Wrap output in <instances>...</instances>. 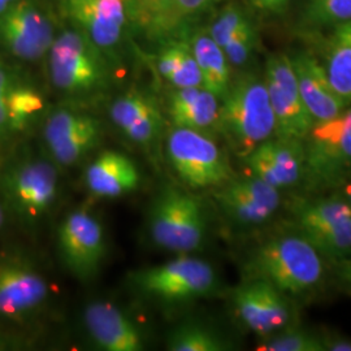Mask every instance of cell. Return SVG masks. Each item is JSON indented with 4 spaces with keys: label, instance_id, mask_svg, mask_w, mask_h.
I'll return each mask as SVG.
<instances>
[{
    "label": "cell",
    "instance_id": "1",
    "mask_svg": "<svg viewBox=\"0 0 351 351\" xmlns=\"http://www.w3.org/2000/svg\"><path fill=\"white\" fill-rule=\"evenodd\" d=\"M221 101L216 124L241 158L275 134L276 120L265 81L242 75L230 82Z\"/></svg>",
    "mask_w": 351,
    "mask_h": 351
},
{
    "label": "cell",
    "instance_id": "2",
    "mask_svg": "<svg viewBox=\"0 0 351 351\" xmlns=\"http://www.w3.org/2000/svg\"><path fill=\"white\" fill-rule=\"evenodd\" d=\"M56 164L39 156L21 158L0 173V201L26 226L42 221L56 202Z\"/></svg>",
    "mask_w": 351,
    "mask_h": 351
},
{
    "label": "cell",
    "instance_id": "3",
    "mask_svg": "<svg viewBox=\"0 0 351 351\" xmlns=\"http://www.w3.org/2000/svg\"><path fill=\"white\" fill-rule=\"evenodd\" d=\"M49 55L51 82L64 94L86 97L107 88L110 68L104 52L80 29L55 38Z\"/></svg>",
    "mask_w": 351,
    "mask_h": 351
},
{
    "label": "cell",
    "instance_id": "4",
    "mask_svg": "<svg viewBox=\"0 0 351 351\" xmlns=\"http://www.w3.org/2000/svg\"><path fill=\"white\" fill-rule=\"evenodd\" d=\"M128 285L147 301L172 304L213 294L217 277L207 262L184 255L160 265L129 272Z\"/></svg>",
    "mask_w": 351,
    "mask_h": 351
},
{
    "label": "cell",
    "instance_id": "5",
    "mask_svg": "<svg viewBox=\"0 0 351 351\" xmlns=\"http://www.w3.org/2000/svg\"><path fill=\"white\" fill-rule=\"evenodd\" d=\"M256 278H263L281 293L301 294L323 276L319 251L303 237H281L263 245L252 262Z\"/></svg>",
    "mask_w": 351,
    "mask_h": 351
},
{
    "label": "cell",
    "instance_id": "6",
    "mask_svg": "<svg viewBox=\"0 0 351 351\" xmlns=\"http://www.w3.org/2000/svg\"><path fill=\"white\" fill-rule=\"evenodd\" d=\"M147 228L152 242L160 249L175 252L197 250L206 234L201 201L180 189H163L151 203Z\"/></svg>",
    "mask_w": 351,
    "mask_h": 351
},
{
    "label": "cell",
    "instance_id": "7",
    "mask_svg": "<svg viewBox=\"0 0 351 351\" xmlns=\"http://www.w3.org/2000/svg\"><path fill=\"white\" fill-rule=\"evenodd\" d=\"M165 151L176 175L189 188L221 186L232 177L224 154L203 132L175 126Z\"/></svg>",
    "mask_w": 351,
    "mask_h": 351
},
{
    "label": "cell",
    "instance_id": "8",
    "mask_svg": "<svg viewBox=\"0 0 351 351\" xmlns=\"http://www.w3.org/2000/svg\"><path fill=\"white\" fill-rule=\"evenodd\" d=\"M304 172L316 185H330L351 172V108L315 121L306 137Z\"/></svg>",
    "mask_w": 351,
    "mask_h": 351
},
{
    "label": "cell",
    "instance_id": "9",
    "mask_svg": "<svg viewBox=\"0 0 351 351\" xmlns=\"http://www.w3.org/2000/svg\"><path fill=\"white\" fill-rule=\"evenodd\" d=\"M58 252L72 276L82 282L93 281L106 256V236L101 221L86 210L66 215L58 229Z\"/></svg>",
    "mask_w": 351,
    "mask_h": 351
},
{
    "label": "cell",
    "instance_id": "10",
    "mask_svg": "<svg viewBox=\"0 0 351 351\" xmlns=\"http://www.w3.org/2000/svg\"><path fill=\"white\" fill-rule=\"evenodd\" d=\"M216 0H126L128 17L151 43L186 38Z\"/></svg>",
    "mask_w": 351,
    "mask_h": 351
},
{
    "label": "cell",
    "instance_id": "11",
    "mask_svg": "<svg viewBox=\"0 0 351 351\" xmlns=\"http://www.w3.org/2000/svg\"><path fill=\"white\" fill-rule=\"evenodd\" d=\"M265 85L276 120V137L304 141L315 120L302 99L289 56L274 55L268 59Z\"/></svg>",
    "mask_w": 351,
    "mask_h": 351
},
{
    "label": "cell",
    "instance_id": "12",
    "mask_svg": "<svg viewBox=\"0 0 351 351\" xmlns=\"http://www.w3.org/2000/svg\"><path fill=\"white\" fill-rule=\"evenodd\" d=\"M50 298L47 280L23 256H0V319L24 322Z\"/></svg>",
    "mask_w": 351,
    "mask_h": 351
},
{
    "label": "cell",
    "instance_id": "13",
    "mask_svg": "<svg viewBox=\"0 0 351 351\" xmlns=\"http://www.w3.org/2000/svg\"><path fill=\"white\" fill-rule=\"evenodd\" d=\"M53 39L50 19L33 0H16L0 13V43L20 60H39L49 53Z\"/></svg>",
    "mask_w": 351,
    "mask_h": 351
},
{
    "label": "cell",
    "instance_id": "14",
    "mask_svg": "<svg viewBox=\"0 0 351 351\" xmlns=\"http://www.w3.org/2000/svg\"><path fill=\"white\" fill-rule=\"evenodd\" d=\"M223 213L239 226L263 224L276 213L280 206V191L263 180H229L216 194Z\"/></svg>",
    "mask_w": 351,
    "mask_h": 351
},
{
    "label": "cell",
    "instance_id": "15",
    "mask_svg": "<svg viewBox=\"0 0 351 351\" xmlns=\"http://www.w3.org/2000/svg\"><path fill=\"white\" fill-rule=\"evenodd\" d=\"M82 319L88 337L99 350H145L146 337L138 323L111 302H90Z\"/></svg>",
    "mask_w": 351,
    "mask_h": 351
},
{
    "label": "cell",
    "instance_id": "16",
    "mask_svg": "<svg viewBox=\"0 0 351 351\" xmlns=\"http://www.w3.org/2000/svg\"><path fill=\"white\" fill-rule=\"evenodd\" d=\"M233 304L241 322L261 336L284 328L290 316L281 291L263 278H255L236 289Z\"/></svg>",
    "mask_w": 351,
    "mask_h": 351
},
{
    "label": "cell",
    "instance_id": "17",
    "mask_svg": "<svg viewBox=\"0 0 351 351\" xmlns=\"http://www.w3.org/2000/svg\"><path fill=\"white\" fill-rule=\"evenodd\" d=\"M68 17L103 52L123 38L128 17L126 0H63Z\"/></svg>",
    "mask_w": 351,
    "mask_h": 351
},
{
    "label": "cell",
    "instance_id": "18",
    "mask_svg": "<svg viewBox=\"0 0 351 351\" xmlns=\"http://www.w3.org/2000/svg\"><path fill=\"white\" fill-rule=\"evenodd\" d=\"M113 124L126 138L139 146L152 147L162 136L164 117L156 99L141 90H129L113 101L110 108Z\"/></svg>",
    "mask_w": 351,
    "mask_h": 351
},
{
    "label": "cell",
    "instance_id": "19",
    "mask_svg": "<svg viewBox=\"0 0 351 351\" xmlns=\"http://www.w3.org/2000/svg\"><path fill=\"white\" fill-rule=\"evenodd\" d=\"M252 176L274 188L295 184L304 172V151L301 141L267 139L245 158Z\"/></svg>",
    "mask_w": 351,
    "mask_h": 351
},
{
    "label": "cell",
    "instance_id": "20",
    "mask_svg": "<svg viewBox=\"0 0 351 351\" xmlns=\"http://www.w3.org/2000/svg\"><path fill=\"white\" fill-rule=\"evenodd\" d=\"M302 99L315 121H323L342 112L348 104L332 86L326 66L311 53L300 52L290 58Z\"/></svg>",
    "mask_w": 351,
    "mask_h": 351
},
{
    "label": "cell",
    "instance_id": "21",
    "mask_svg": "<svg viewBox=\"0 0 351 351\" xmlns=\"http://www.w3.org/2000/svg\"><path fill=\"white\" fill-rule=\"evenodd\" d=\"M141 181L138 165L119 151H103L85 171L86 186L99 198L124 197L136 191Z\"/></svg>",
    "mask_w": 351,
    "mask_h": 351
},
{
    "label": "cell",
    "instance_id": "22",
    "mask_svg": "<svg viewBox=\"0 0 351 351\" xmlns=\"http://www.w3.org/2000/svg\"><path fill=\"white\" fill-rule=\"evenodd\" d=\"M219 99L203 88H175L169 95L168 113L176 128L203 132L217 123Z\"/></svg>",
    "mask_w": 351,
    "mask_h": 351
},
{
    "label": "cell",
    "instance_id": "23",
    "mask_svg": "<svg viewBox=\"0 0 351 351\" xmlns=\"http://www.w3.org/2000/svg\"><path fill=\"white\" fill-rule=\"evenodd\" d=\"M191 51L202 75V88L223 99L230 86V69L223 49L208 32H198L188 37Z\"/></svg>",
    "mask_w": 351,
    "mask_h": 351
},
{
    "label": "cell",
    "instance_id": "24",
    "mask_svg": "<svg viewBox=\"0 0 351 351\" xmlns=\"http://www.w3.org/2000/svg\"><path fill=\"white\" fill-rule=\"evenodd\" d=\"M326 71L335 91L349 106L351 103V23L335 27L328 46Z\"/></svg>",
    "mask_w": 351,
    "mask_h": 351
},
{
    "label": "cell",
    "instance_id": "25",
    "mask_svg": "<svg viewBox=\"0 0 351 351\" xmlns=\"http://www.w3.org/2000/svg\"><path fill=\"white\" fill-rule=\"evenodd\" d=\"M103 138V128L97 119L91 124L75 130L64 137L46 143L51 160L56 165L71 167L85 159L95 150Z\"/></svg>",
    "mask_w": 351,
    "mask_h": 351
},
{
    "label": "cell",
    "instance_id": "26",
    "mask_svg": "<svg viewBox=\"0 0 351 351\" xmlns=\"http://www.w3.org/2000/svg\"><path fill=\"white\" fill-rule=\"evenodd\" d=\"M5 107L8 130L13 139L25 133L26 129L34 123L45 108V101L36 88L17 80L7 93Z\"/></svg>",
    "mask_w": 351,
    "mask_h": 351
},
{
    "label": "cell",
    "instance_id": "27",
    "mask_svg": "<svg viewBox=\"0 0 351 351\" xmlns=\"http://www.w3.org/2000/svg\"><path fill=\"white\" fill-rule=\"evenodd\" d=\"M167 349L171 351H223L228 343L208 326L198 323H184L167 336Z\"/></svg>",
    "mask_w": 351,
    "mask_h": 351
},
{
    "label": "cell",
    "instance_id": "28",
    "mask_svg": "<svg viewBox=\"0 0 351 351\" xmlns=\"http://www.w3.org/2000/svg\"><path fill=\"white\" fill-rule=\"evenodd\" d=\"M350 217V203L342 199H328L308 203L298 211V223L304 233L332 226Z\"/></svg>",
    "mask_w": 351,
    "mask_h": 351
},
{
    "label": "cell",
    "instance_id": "29",
    "mask_svg": "<svg viewBox=\"0 0 351 351\" xmlns=\"http://www.w3.org/2000/svg\"><path fill=\"white\" fill-rule=\"evenodd\" d=\"M302 20L317 29L351 23V0H307Z\"/></svg>",
    "mask_w": 351,
    "mask_h": 351
},
{
    "label": "cell",
    "instance_id": "30",
    "mask_svg": "<svg viewBox=\"0 0 351 351\" xmlns=\"http://www.w3.org/2000/svg\"><path fill=\"white\" fill-rule=\"evenodd\" d=\"M304 237L315 249L328 255H341L351 251V217L332 226L306 232Z\"/></svg>",
    "mask_w": 351,
    "mask_h": 351
},
{
    "label": "cell",
    "instance_id": "31",
    "mask_svg": "<svg viewBox=\"0 0 351 351\" xmlns=\"http://www.w3.org/2000/svg\"><path fill=\"white\" fill-rule=\"evenodd\" d=\"M259 351H326L323 337L302 329H290L256 348Z\"/></svg>",
    "mask_w": 351,
    "mask_h": 351
},
{
    "label": "cell",
    "instance_id": "32",
    "mask_svg": "<svg viewBox=\"0 0 351 351\" xmlns=\"http://www.w3.org/2000/svg\"><path fill=\"white\" fill-rule=\"evenodd\" d=\"M249 21L250 19L241 7L236 4H229L215 19L208 29V34L223 49L226 42Z\"/></svg>",
    "mask_w": 351,
    "mask_h": 351
},
{
    "label": "cell",
    "instance_id": "33",
    "mask_svg": "<svg viewBox=\"0 0 351 351\" xmlns=\"http://www.w3.org/2000/svg\"><path fill=\"white\" fill-rule=\"evenodd\" d=\"M256 40H258L256 29L250 20L246 25L242 26L223 47L229 64L242 66L247 63L255 49Z\"/></svg>",
    "mask_w": 351,
    "mask_h": 351
},
{
    "label": "cell",
    "instance_id": "34",
    "mask_svg": "<svg viewBox=\"0 0 351 351\" xmlns=\"http://www.w3.org/2000/svg\"><path fill=\"white\" fill-rule=\"evenodd\" d=\"M17 80L19 77L16 75V72L0 62V149H5L7 143L12 141L8 130L5 98H7L8 90Z\"/></svg>",
    "mask_w": 351,
    "mask_h": 351
},
{
    "label": "cell",
    "instance_id": "35",
    "mask_svg": "<svg viewBox=\"0 0 351 351\" xmlns=\"http://www.w3.org/2000/svg\"><path fill=\"white\" fill-rule=\"evenodd\" d=\"M288 3L289 0H255L254 5L265 12H280Z\"/></svg>",
    "mask_w": 351,
    "mask_h": 351
},
{
    "label": "cell",
    "instance_id": "36",
    "mask_svg": "<svg viewBox=\"0 0 351 351\" xmlns=\"http://www.w3.org/2000/svg\"><path fill=\"white\" fill-rule=\"evenodd\" d=\"M326 350L330 351H351V341L349 339H323Z\"/></svg>",
    "mask_w": 351,
    "mask_h": 351
},
{
    "label": "cell",
    "instance_id": "37",
    "mask_svg": "<svg viewBox=\"0 0 351 351\" xmlns=\"http://www.w3.org/2000/svg\"><path fill=\"white\" fill-rule=\"evenodd\" d=\"M339 277L345 282V285L349 289L351 294V256L346 258L339 264Z\"/></svg>",
    "mask_w": 351,
    "mask_h": 351
},
{
    "label": "cell",
    "instance_id": "38",
    "mask_svg": "<svg viewBox=\"0 0 351 351\" xmlns=\"http://www.w3.org/2000/svg\"><path fill=\"white\" fill-rule=\"evenodd\" d=\"M16 0H0V13L7 11Z\"/></svg>",
    "mask_w": 351,
    "mask_h": 351
},
{
    "label": "cell",
    "instance_id": "39",
    "mask_svg": "<svg viewBox=\"0 0 351 351\" xmlns=\"http://www.w3.org/2000/svg\"><path fill=\"white\" fill-rule=\"evenodd\" d=\"M4 224V206L0 202V228Z\"/></svg>",
    "mask_w": 351,
    "mask_h": 351
},
{
    "label": "cell",
    "instance_id": "40",
    "mask_svg": "<svg viewBox=\"0 0 351 351\" xmlns=\"http://www.w3.org/2000/svg\"><path fill=\"white\" fill-rule=\"evenodd\" d=\"M346 194H348V202L350 203L351 206V186L350 188L348 189V191H346Z\"/></svg>",
    "mask_w": 351,
    "mask_h": 351
},
{
    "label": "cell",
    "instance_id": "41",
    "mask_svg": "<svg viewBox=\"0 0 351 351\" xmlns=\"http://www.w3.org/2000/svg\"><path fill=\"white\" fill-rule=\"evenodd\" d=\"M251 3H252V4H254V3H255V0H251Z\"/></svg>",
    "mask_w": 351,
    "mask_h": 351
}]
</instances>
